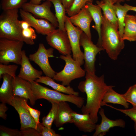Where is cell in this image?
Wrapping results in <instances>:
<instances>
[{"mask_svg": "<svg viewBox=\"0 0 136 136\" xmlns=\"http://www.w3.org/2000/svg\"><path fill=\"white\" fill-rule=\"evenodd\" d=\"M41 133L42 136H60L61 135L56 133L55 131L51 128L42 127Z\"/></svg>", "mask_w": 136, "mask_h": 136, "instance_id": "74e56055", "label": "cell"}, {"mask_svg": "<svg viewBox=\"0 0 136 136\" xmlns=\"http://www.w3.org/2000/svg\"><path fill=\"white\" fill-rule=\"evenodd\" d=\"M68 17L73 24L80 28L91 39L90 27L91 22L93 19L90 13L86 6L77 13Z\"/></svg>", "mask_w": 136, "mask_h": 136, "instance_id": "9a60e30c", "label": "cell"}, {"mask_svg": "<svg viewBox=\"0 0 136 136\" xmlns=\"http://www.w3.org/2000/svg\"><path fill=\"white\" fill-rule=\"evenodd\" d=\"M71 115L73 123L80 131L90 133L95 130L96 124L89 114H79L73 111Z\"/></svg>", "mask_w": 136, "mask_h": 136, "instance_id": "ac0fdd59", "label": "cell"}, {"mask_svg": "<svg viewBox=\"0 0 136 136\" xmlns=\"http://www.w3.org/2000/svg\"><path fill=\"white\" fill-rule=\"evenodd\" d=\"M43 0H30L29 2L33 4H40Z\"/></svg>", "mask_w": 136, "mask_h": 136, "instance_id": "ee69618b", "label": "cell"}, {"mask_svg": "<svg viewBox=\"0 0 136 136\" xmlns=\"http://www.w3.org/2000/svg\"></svg>", "mask_w": 136, "mask_h": 136, "instance_id": "bcb514c9", "label": "cell"}, {"mask_svg": "<svg viewBox=\"0 0 136 136\" xmlns=\"http://www.w3.org/2000/svg\"><path fill=\"white\" fill-rule=\"evenodd\" d=\"M61 1L66 9L69 8L72 5L74 0H61Z\"/></svg>", "mask_w": 136, "mask_h": 136, "instance_id": "60d3db41", "label": "cell"}, {"mask_svg": "<svg viewBox=\"0 0 136 136\" xmlns=\"http://www.w3.org/2000/svg\"><path fill=\"white\" fill-rule=\"evenodd\" d=\"M118 30L103 15L101 29V47L109 57L113 60L117 59L125 46L124 40Z\"/></svg>", "mask_w": 136, "mask_h": 136, "instance_id": "7a4b0ae2", "label": "cell"}, {"mask_svg": "<svg viewBox=\"0 0 136 136\" xmlns=\"http://www.w3.org/2000/svg\"><path fill=\"white\" fill-rule=\"evenodd\" d=\"M27 0H2L1 6L3 11L19 9L27 2Z\"/></svg>", "mask_w": 136, "mask_h": 136, "instance_id": "f546056e", "label": "cell"}, {"mask_svg": "<svg viewBox=\"0 0 136 136\" xmlns=\"http://www.w3.org/2000/svg\"><path fill=\"white\" fill-rule=\"evenodd\" d=\"M122 95L127 102L131 104L133 107H136V84L130 87Z\"/></svg>", "mask_w": 136, "mask_h": 136, "instance_id": "d6a6232c", "label": "cell"}, {"mask_svg": "<svg viewBox=\"0 0 136 136\" xmlns=\"http://www.w3.org/2000/svg\"><path fill=\"white\" fill-rule=\"evenodd\" d=\"M12 85L14 96H18L29 100L32 106L36 100L33 94L30 83L16 76L13 78Z\"/></svg>", "mask_w": 136, "mask_h": 136, "instance_id": "5bb4252c", "label": "cell"}, {"mask_svg": "<svg viewBox=\"0 0 136 136\" xmlns=\"http://www.w3.org/2000/svg\"><path fill=\"white\" fill-rule=\"evenodd\" d=\"M107 103L122 105L125 109H128L129 105V103L126 101L122 94L117 93L113 88L109 89L105 94L103 98L101 106H103L104 104Z\"/></svg>", "mask_w": 136, "mask_h": 136, "instance_id": "d4e9b609", "label": "cell"}, {"mask_svg": "<svg viewBox=\"0 0 136 136\" xmlns=\"http://www.w3.org/2000/svg\"><path fill=\"white\" fill-rule=\"evenodd\" d=\"M85 75V80L80 82L78 87L81 92L85 93L87 96L86 104L82 106L81 111L83 114H89L96 123L103 98L106 92L114 86L106 84L103 75L98 77L95 74L86 72Z\"/></svg>", "mask_w": 136, "mask_h": 136, "instance_id": "6da1fadb", "label": "cell"}, {"mask_svg": "<svg viewBox=\"0 0 136 136\" xmlns=\"http://www.w3.org/2000/svg\"><path fill=\"white\" fill-rule=\"evenodd\" d=\"M114 6L118 19V32L122 38L125 26V17L127 12L129 11L124 5H122L120 3L115 4Z\"/></svg>", "mask_w": 136, "mask_h": 136, "instance_id": "4316f807", "label": "cell"}, {"mask_svg": "<svg viewBox=\"0 0 136 136\" xmlns=\"http://www.w3.org/2000/svg\"><path fill=\"white\" fill-rule=\"evenodd\" d=\"M54 49L52 48L46 49L44 44H39L37 50L34 53L30 54L29 59L37 64L46 75L53 78L56 74L55 72L51 67L49 61V58L54 56Z\"/></svg>", "mask_w": 136, "mask_h": 136, "instance_id": "9c48e42d", "label": "cell"}, {"mask_svg": "<svg viewBox=\"0 0 136 136\" xmlns=\"http://www.w3.org/2000/svg\"><path fill=\"white\" fill-rule=\"evenodd\" d=\"M3 82L0 88V101L1 103H10L14 97L12 85L13 77L7 74L2 76Z\"/></svg>", "mask_w": 136, "mask_h": 136, "instance_id": "44dd1931", "label": "cell"}, {"mask_svg": "<svg viewBox=\"0 0 136 136\" xmlns=\"http://www.w3.org/2000/svg\"><path fill=\"white\" fill-rule=\"evenodd\" d=\"M36 81L48 85L58 91L67 94L79 96V92L75 91L70 85L66 87L62 84L57 83L55 82L52 78L48 76H42L37 79Z\"/></svg>", "mask_w": 136, "mask_h": 136, "instance_id": "cb8c5ba5", "label": "cell"}, {"mask_svg": "<svg viewBox=\"0 0 136 136\" xmlns=\"http://www.w3.org/2000/svg\"><path fill=\"white\" fill-rule=\"evenodd\" d=\"M20 136H42L37 130L32 128L27 127L20 131Z\"/></svg>", "mask_w": 136, "mask_h": 136, "instance_id": "8d00e7d4", "label": "cell"}, {"mask_svg": "<svg viewBox=\"0 0 136 136\" xmlns=\"http://www.w3.org/2000/svg\"><path fill=\"white\" fill-rule=\"evenodd\" d=\"M48 43L63 55H70L72 51L70 43L67 32L58 28L47 35Z\"/></svg>", "mask_w": 136, "mask_h": 136, "instance_id": "30bf717a", "label": "cell"}, {"mask_svg": "<svg viewBox=\"0 0 136 136\" xmlns=\"http://www.w3.org/2000/svg\"><path fill=\"white\" fill-rule=\"evenodd\" d=\"M20 131L17 129L10 128L2 125L0 126V136H20Z\"/></svg>", "mask_w": 136, "mask_h": 136, "instance_id": "d590c367", "label": "cell"}, {"mask_svg": "<svg viewBox=\"0 0 136 136\" xmlns=\"http://www.w3.org/2000/svg\"><path fill=\"white\" fill-rule=\"evenodd\" d=\"M21 67L18 77L29 82L35 81L42 76V71L34 68L31 64L29 58L24 50L22 51Z\"/></svg>", "mask_w": 136, "mask_h": 136, "instance_id": "e0dca14e", "label": "cell"}, {"mask_svg": "<svg viewBox=\"0 0 136 136\" xmlns=\"http://www.w3.org/2000/svg\"><path fill=\"white\" fill-rule=\"evenodd\" d=\"M31 88L36 99H46L51 103H58L62 101L69 102L81 108L85 102L84 98L79 96L65 94L55 90L44 86L36 81L30 82Z\"/></svg>", "mask_w": 136, "mask_h": 136, "instance_id": "3957f363", "label": "cell"}, {"mask_svg": "<svg viewBox=\"0 0 136 136\" xmlns=\"http://www.w3.org/2000/svg\"><path fill=\"white\" fill-rule=\"evenodd\" d=\"M93 0H74L72 5L66 9V13L70 17L79 12L88 2H93Z\"/></svg>", "mask_w": 136, "mask_h": 136, "instance_id": "f1b7e54d", "label": "cell"}, {"mask_svg": "<svg viewBox=\"0 0 136 136\" xmlns=\"http://www.w3.org/2000/svg\"><path fill=\"white\" fill-rule=\"evenodd\" d=\"M8 109L6 106V103H1L0 104V117L3 119L6 120L7 118V115L6 112Z\"/></svg>", "mask_w": 136, "mask_h": 136, "instance_id": "f35d334b", "label": "cell"}, {"mask_svg": "<svg viewBox=\"0 0 136 136\" xmlns=\"http://www.w3.org/2000/svg\"><path fill=\"white\" fill-rule=\"evenodd\" d=\"M104 105V106H109L123 113L126 116L129 117L134 122L136 123V107H133L132 108L130 109H122L115 108L112 106L107 104L106 103Z\"/></svg>", "mask_w": 136, "mask_h": 136, "instance_id": "e575fe53", "label": "cell"}, {"mask_svg": "<svg viewBox=\"0 0 136 136\" xmlns=\"http://www.w3.org/2000/svg\"><path fill=\"white\" fill-rule=\"evenodd\" d=\"M96 3L103 11L104 15L109 21L118 29V25L115 10L111 0L96 1Z\"/></svg>", "mask_w": 136, "mask_h": 136, "instance_id": "7402d4cb", "label": "cell"}, {"mask_svg": "<svg viewBox=\"0 0 136 136\" xmlns=\"http://www.w3.org/2000/svg\"><path fill=\"white\" fill-rule=\"evenodd\" d=\"M20 26L22 29L26 28L31 26L28 22L26 21L22 20L19 21Z\"/></svg>", "mask_w": 136, "mask_h": 136, "instance_id": "ab89813d", "label": "cell"}, {"mask_svg": "<svg viewBox=\"0 0 136 136\" xmlns=\"http://www.w3.org/2000/svg\"><path fill=\"white\" fill-rule=\"evenodd\" d=\"M134 131L135 133V135L136 136V123L134 122Z\"/></svg>", "mask_w": 136, "mask_h": 136, "instance_id": "f6af8a7d", "label": "cell"}, {"mask_svg": "<svg viewBox=\"0 0 136 136\" xmlns=\"http://www.w3.org/2000/svg\"><path fill=\"white\" fill-rule=\"evenodd\" d=\"M22 35L24 42L28 45L34 44V40L36 39L37 36L35 30L31 26L22 29Z\"/></svg>", "mask_w": 136, "mask_h": 136, "instance_id": "4dcf8cb0", "label": "cell"}, {"mask_svg": "<svg viewBox=\"0 0 136 136\" xmlns=\"http://www.w3.org/2000/svg\"><path fill=\"white\" fill-rule=\"evenodd\" d=\"M58 104L57 115L54 121L56 126L60 127L66 123H73L71 115L73 111L67 102L62 101Z\"/></svg>", "mask_w": 136, "mask_h": 136, "instance_id": "d6986e66", "label": "cell"}, {"mask_svg": "<svg viewBox=\"0 0 136 136\" xmlns=\"http://www.w3.org/2000/svg\"><path fill=\"white\" fill-rule=\"evenodd\" d=\"M85 6L90 13L95 23V25L92 27L98 33V38L96 45L99 47H102L101 29L103 15L101 9L98 5H94L92 3L88 2Z\"/></svg>", "mask_w": 136, "mask_h": 136, "instance_id": "ffe728a7", "label": "cell"}, {"mask_svg": "<svg viewBox=\"0 0 136 136\" xmlns=\"http://www.w3.org/2000/svg\"><path fill=\"white\" fill-rule=\"evenodd\" d=\"M9 105L13 107L19 114L21 124L20 130L30 127L40 132L39 127L33 118L28 110L22 105L20 97L14 96Z\"/></svg>", "mask_w": 136, "mask_h": 136, "instance_id": "4fadbf2b", "label": "cell"}, {"mask_svg": "<svg viewBox=\"0 0 136 136\" xmlns=\"http://www.w3.org/2000/svg\"><path fill=\"white\" fill-rule=\"evenodd\" d=\"M98 112L101 117V121L100 124H96L93 136H103L111 128L115 127L122 128L125 127V123L123 119H120L113 120L109 119L106 116L103 108H100Z\"/></svg>", "mask_w": 136, "mask_h": 136, "instance_id": "2e32d148", "label": "cell"}, {"mask_svg": "<svg viewBox=\"0 0 136 136\" xmlns=\"http://www.w3.org/2000/svg\"><path fill=\"white\" fill-rule=\"evenodd\" d=\"M52 4L48 0L41 4H36L26 2L22 6L21 8L38 18L48 20L56 27H58L57 19L51 10Z\"/></svg>", "mask_w": 136, "mask_h": 136, "instance_id": "8fae6325", "label": "cell"}, {"mask_svg": "<svg viewBox=\"0 0 136 136\" xmlns=\"http://www.w3.org/2000/svg\"><path fill=\"white\" fill-rule=\"evenodd\" d=\"M18 13V9L3 11L0 16V38L23 42Z\"/></svg>", "mask_w": 136, "mask_h": 136, "instance_id": "277c9868", "label": "cell"}, {"mask_svg": "<svg viewBox=\"0 0 136 136\" xmlns=\"http://www.w3.org/2000/svg\"><path fill=\"white\" fill-rule=\"evenodd\" d=\"M80 44L84 49V70L86 72L95 74L96 56L98 53L104 50L103 48L94 44L91 39L83 32L80 37Z\"/></svg>", "mask_w": 136, "mask_h": 136, "instance_id": "52a82bcc", "label": "cell"}, {"mask_svg": "<svg viewBox=\"0 0 136 136\" xmlns=\"http://www.w3.org/2000/svg\"><path fill=\"white\" fill-rule=\"evenodd\" d=\"M20 98L22 105L29 111L38 126L40 131V129L42 125L41 123L39 122L40 112L38 110L33 109L29 106L27 103L28 99L21 97H20Z\"/></svg>", "mask_w": 136, "mask_h": 136, "instance_id": "1f68e13d", "label": "cell"}, {"mask_svg": "<svg viewBox=\"0 0 136 136\" xmlns=\"http://www.w3.org/2000/svg\"><path fill=\"white\" fill-rule=\"evenodd\" d=\"M122 39L130 42L136 41V16L127 14L126 15Z\"/></svg>", "mask_w": 136, "mask_h": 136, "instance_id": "603a6c76", "label": "cell"}, {"mask_svg": "<svg viewBox=\"0 0 136 136\" xmlns=\"http://www.w3.org/2000/svg\"><path fill=\"white\" fill-rule=\"evenodd\" d=\"M20 16L23 20L29 23L38 33L47 35L54 32L56 27L48 20L44 19H38L31 13L25 11L21 8L19 10Z\"/></svg>", "mask_w": 136, "mask_h": 136, "instance_id": "7c38bea8", "label": "cell"}, {"mask_svg": "<svg viewBox=\"0 0 136 136\" xmlns=\"http://www.w3.org/2000/svg\"><path fill=\"white\" fill-rule=\"evenodd\" d=\"M124 5L129 11L131 10L136 12V7L130 6L126 4H125Z\"/></svg>", "mask_w": 136, "mask_h": 136, "instance_id": "b9f144b4", "label": "cell"}, {"mask_svg": "<svg viewBox=\"0 0 136 136\" xmlns=\"http://www.w3.org/2000/svg\"><path fill=\"white\" fill-rule=\"evenodd\" d=\"M52 107L48 114L42 119V124L43 126L49 128H51L52 123L56 117L57 112L58 104L51 103Z\"/></svg>", "mask_w": 136, "mask_h": 136, "instance_id": "83f0119b", "label": "cell"}, {"mask_svg": "<svg viewBox=\"0 0 136 136\" xmlns=\"http://www.w3.org/2000/svg\"><path fill=\"white\" fill-rule=\"evenodd\" d=\"M24 42L4 38L0 39V62L8 65L10 62L21 65Z\"/></svg>", "mask_w": 136, "mask_h": 136, "instance_id": "8992f818", "label": "cell"}, {"mask_svg": "<svg viewBox=\"0 0 136 136\" xmlns=\"http://www.w3.org/2000/svg\"><path fill=\"white\" fill-rule=\"evenodd\" d=\"M130 0H111V2L113 4L120 3L122 2H124L125 1H129Z\"/></svg>", "mask_w": 136, "mask_h": 136, "instance_id": "7bdbcfd3", "label": "cell"}, {"mask_svg": "<svg viewBox=\"0 0 136 136\" xmlns=\"http://www.w3.org/2000/svg\"><path fill=\"white\" fill-rule=\"evenodd\" d=\"M18 66L15 64L6 65L1 63L0 64V79L2 77L3 75L7 74L14 78L16 77V72Z\"/></svg>", "mask_w": 136, "mask_h": 136, "instance_id": "836d02e7", "label": "cell"}, {"mask_svg": "<svg viewBox=\"0 0 136 136\" xmlns=\"http://www.w3.org/2000/svg\"><path fill=\"white\" fill-rule=\"evenodd\" d=\"M64 26L70 43L73 58L81 66L84 62L83 53L80 49V41L81 35L83 31L79 27L73 24L67 16Z\"/></svg>", "mask_w": 136, "mask_h": 136, "instance_id": "ba28073f", "label": "cell"}, {"mask_svg": "<svg viewBox=\"0 0 136 136\" xmlns=\"http://www.w3.org/2000/svg\"><path fill=\"white\" fill-rule=\"evenodd\" d=\"M60 58L65 63L63 69L58 72H56L52 78L54 80L62 82L65 86L70 85L71 81L76 79L81 78L86 75V72L82 69L81 65L73 59L71 54L60 55Z\"/></svg>", "mask_w": 136, "mask_h": 136, "instance_id": "5b68a950", "label": "cell"}, {"mask_svg": "<svg viewBox=\"0 0 136 136\" xmlns=\"http://www.w3.org/2000/svg\"><path fill=\"white\" fill-rule=\"evenodd\" d=\"M52 4L55 11V16L57 19L59 29L65 30L64 25L66 16V8L62 3L61 0H48Z\"/></svg>", "mask_w": 136, "mask_h": 136, "instance_id": "484cf974", "label": "cell"}]
</instances>
